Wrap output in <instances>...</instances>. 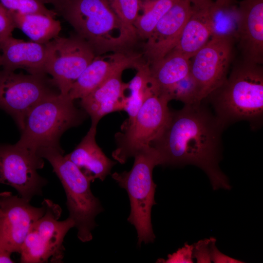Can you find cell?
Wrapping results in <instances>:
<instances>
[{
    "label": "cell",
    "mask_w": 263,
    "mask_h": 263,
    "mask_svg": "<svg viewBox=\"0 0 263 263\" xmlns=\"http://www.w3.org/2000/svg\"><path fill=\"white\" fill-rule=\"evenodd\" d=\"M45 207L43 215L32 226L21 246L19 254L22 263H60L65 248L63 242L69 230L75 227L69 217L59 220L61 207L52 201L42 202Z\"/></svg>",
    "instance_id": "obj_7"
},
{
    "label": "cell",
    "mask_w": 263,
    "mask_h": 263,
    "mask_svg": "<svg viewBox=\"0 0 263 263\" xmlns=\"http://www.w3.org/2000/svg\"><path fill=\"white\" fill-rule=\"evenodd\" d=\"M43 160L36 151L18 143L0 144V184L11 186L30 202L34 196L42 195L47 184L38 172L44 167Z\"/></svg>",
    "instance_id": "obj_11"
},
{
    "label": "cell",
    "mask_w": 263,
    "mask_h": 263,
    "mask_svg": "<svg viewBox=\"0 0 263 263\" xmlns=\"http://www.w3.org/2000/svg\"><path fill=\"white\" fill-rule=\"evenodd\" d=\"M1 65V53H0V67Z\"/></svg>",
    "instance_id": "obj_33"
},
{
    "label": "cell",
    "mask_w": 263,
    "mask_h": 263,
    "mask_svg": "<svg viewBox=\"0 0 263 263\" xmlns=\"http://www.w3.org/2000/svg\"><path fill=\"white\" fill-rule=\"evenodd\" d=\"M149 66L154 86L159 94H165L190 73V59L172 50Z\"/></svg>",
    "instance_id": "obj_21"
},
{
    "label": "cell",
    "mask_w": 263,
    "mask_h": 263,
    "mask_svg": "<svg viewBox=\"0 0 263 263\" xmlns=\"http://www.w3.org/2000/svg\"><path fill=\"white\" fill-rule=\"evenodd\" d=\"M215 241H214L210 248V259L214 263H243L242 262L229 257L221 252L216 248L215 245Z\"/></svg>",
    "instance_id": "obj_31"
},
{
    "label": "cell",
    "mask_w": 263,
    "mask_h": 263,
    "mask_svg": "<svg viewBox=\"0 0 263 263\" xmlns=\"http://www.w3.org/2000/svg\"><path fill=\"white\" fill-rule=\"evenodd\" d=\"M169 101L165 94H154L144 102L132 122L116 133L117 148L112 153L115 160L124 164L138 150L150 146L168 121Z\"/></svg>",
    "instance_id": "obj_9"
},
{
    "label": "cell",
    "mask_w": 263,
    "mask_h": 263,
    "mask_svg": "<svg viewBox=\"0 0 263 263\" xmlns=\"http://www.w3.org/2000/svg\"><path fill=\"white\" fill-rule=\"evenodd\" d=\"M45 207L32 206L19 195L0 192V244L10 252L19 253L33 225L44 213Z\"/></svg>",
    "instance_id": "obj_13"
},
{
    "label": "cell",
    "mask_w": 263,
    "mask_h": 263,
    "mask_svg": "<svg viewBox=\"0 0 263 263\" xmlns=\"http://www.w3.org/2000/svg\"><path fill=\"white\" fill-rule=\"evenodd\" d=\"M207 104L204 99L170 111L164 129L150 146L158 151L161 165H195L205 171L214 189L229 190L228 179L219 167L225 129Z\"/></svg>",
    "instance_id": "obj_1"
},
{
    "label": "cell",
    "mask_w": 263,
    "mask_h": 263,
    "mask_svg": "<svg viewBox=\"0 0 263 263\" xmlns=\"http://www.w3.org/2000/svg\"><path fill=\"white\" fill-rule=\"evenodd\" d=\"M69 95H50L28 112L18 143L35 151L45 148L62 149L59 140L70 128L81 124L88 115L76 108Z\"/></svg>",
    "instance_id": "obj_4"
},
{
    "label": "cell",
    "mask_w": 263,
    "mask_h": 263,
    "mask_svg": "<svg viewBox=\"0 0 263 263\" xmlns=\"http://www.w3.org/2000/svg\"><path fill=\"white\" fill-rule=\"evenodd\" d=\"M176 0H145L141 1V15L135 22L134 28L137 37L146 40L155 25L170 9Z\"/></svg>",
    "instance_id": "obj_24"
},
{
    "label": "cell",
    "mask_w": 263,
    "mask_h": 263,
    "mask_svg": "<svg viewBox=\"0 0 263 263\" xmlns=\"http://www.w3.org/2000/svg\"><path fill=\"white\" fill-rule=\"evenodd\" d=\"M242 58L263 63V0H246L238 11L235 34Z\"/></svg>",
    "instance_id": "obj_16"
},
{
    "label": "cell",
    "mask_w": 263,
    "mask_h": 263,
    "mask_svg": "<svg viewBox=\"0 0 263 263\" xmlns=\"http://www.w3.org/2000/svg\"><path fill=\"white\" fill-rule=\"evenodd\" d=\"M57 14L91 46L95 56L126 52L136 41L107 0H64Z\"/></svg>",
    "instance_id": "obj_3"
},
{
    "label": "cell",
    "mask_w": 263,
    "mask_h": 263,
    "mask_svg": "<svg viewBox=\"0 0 263 263\" xmlns=\"http://www.w3.org/2000/svg\"><path fill=\"white\" fill-rule=\"evenodd\" d=\"M225 129L245 120L257 129L263 124V68L262 64L242 58L233 64L225 82L206 98Z\"/></svg>",
    "instance_id": "obj_2"
},
{
    "label": "cell",
    "mask_w": 263,
    "mask_h": 263,
    "mask_svg": "<svg viewBox=\"0 0 263 263\" xmlns=\"http://www.w3.org/2000/svg\"><path fill=\"white\" fill-rule=\"evenodd\" d=\"M10 12L16 28L20 30L32 41L45 44L59 36L61 30L60 22L52 17L40 14Z\"/></svg>",
    "instance_id": "obj_22"
},
{
    "label": "cell",
    "mask_w": 263,
    "mask_h": 263,
    "mask_svg": "<svg viewBox=\"0 0 263 263\" xmlns=\"http://www.w3.org/2000/svg\"><path fill=\"white\" fill-rule=\"evenodd\" d=\"M191 11L189 0H176L161 18L144 45L149 64L163 58L175 47Z\"/></svg>",
    "instance_id": "obj_14"
},
{
    "label": "cell",
    "mask_w": 263,
    "mask_h": 263,
    "mask_svg": "<svg viewBox=\"0 0 263 263\" xmlns=\"http://www.w3.org/2000/svg\"><path fill=\"white\" fill-rule=\"evenodd\" d=\"M96 125L91 124L87 134L74 150L65 155L92 182L103 181L116 162L109 158L95 140Z\"/></svg>",
    "instance_id": "obj_20"
},
{
    "label": "cell",
    "mask_w": 263,
    "mask_h": 263,
    "mask_svg": "<svg viewBox=\"0 0 263 263\" xmlns=\"http://www.w3.org/2000/svg\"><path fill=\"white\" fill-rule=\"evenodd\" d=\"M143 62L141 54L126 51L96 56L73 84L68 95L74 100L81 99L114 74L129 68L136 69Z\"/></svg>",
    "instance_id": "obj_15"
},
{
    "label": "cell",
    "mask_w": 263,
    "mask_h": 263,
    "mask_svg": "<svg viewBox=\"0 0 263 263\" xmlns=\"http://www.w3.org/2000/svg\"><path fill=\"white\" fill-rule=\"evenodd\" d=\"M45 71L60 93L68 95L74 82L96 56L91 46L77 36H58L45 44Z\"/></svg>",
    "instance_id": "obj_10"
},
{
    "label": "cell",
    "mask_w": 263,
    "mask_h": 263,
    "mask_svg": "<svg viewBox=\"0 0 263 263\" xmlns=\"http://www.w3.org/2000/svg\"><path fill=\"white\" fill-rule=\"evenodd\" d=\"M15 28L10 11L0 1V42L11 36Z\"/></svg>",
    "instance_id": "obj_28"
},
{
    "label": "cell",
    "mask_w": 263,
    "mask_h": 263,
    "mask_svg": "<svg viewBox=\"0 0 263 263\" xmlns=\"http://www.w3.org/2000/svg\"><path fill=\"white\" fill-rule=\"evenodd\" d=\"M122 73L114 74L81 99L82 109L91 117L92 124L97 125L107 114L124 111L127 99L125 92L128 89L129 83L122 81Z\"/></svg>",
    "instance_id": "obj_18"
},
{
    "label": "cell",
    "mask_w": 263,
    "mask_h": 263,
    "mask_svg": "<svg viewBox=\"0 0 263 263\" xmlns=\"http://www.w3.org/2000/svg\"><path fill=\"white\" fill-rule=\"evenodd\" d=\"M9 11L23 14H40L56 18L55 11L49 9L40 0H0Z\"/></svg>",
    "instance_id": "obj_27"
},
{
    "label": "cell",
    "mask_w": 263,
    "mask_h": 263,
    "mask_svg": "<svg viewBox=\"0 0 263 263\" xmlns=\"http://www.w3.org/2000/svg\"><path fill=\"white\" fill-rule=\"evenodd\" d=\"M214 241H215L214 238L206 239L199 241L193 246L192 254L197 259V262H211L210 248Z\"/></svg>",
    "instance_id": "obj_29"
},
{
    "label": "cell",
    "mask_w": 263,
    "mask_h": 263,
    "mask_svg": "<svg viewBox=\"0 0 263 263\" xmlns=\"http://www.w3.org/2000/svg\"><path fill=\"white\" fill-rule=\"evenodd\" d=\"M0 48L2 69L10 71L23 69L30 74H46L45 44L11 36L0 42Z\"/></svg>",
    "instance_id": "obj_19"
},
{
    "label": "cell",
    "mask_w": 263,
    "mask_h": 263,
    "mask_svg": "<svg viewBox=\"0 0 263 263\" xmlns=\"http://www.w3.org/2000/svg\"><path fill=\"white\" fill-rule=\"evenodd\" d=\"M132 169L120 173L114 172L112 178L127 191L130 201L131 212L128 221L136 228L137 244L153 242L154 234L151 220L156 185L152 179L153 168L161 165L158 151L151 146L143 147L134 154Z\"/></svg>",
    "instance_id": "obj_5"
},
{
    "label": "cell",
    "mask_w": 263,
    "mask_h": 263,
    "mask_svg": "<svg viewBox=\"0 0 263 263\" xmlns=\"http://www.w3.org/2000/svg\"><path fill=\"white\" fill-rule=\"evenodd\" d=\"M235 38L213 34L190 58V72L195 80L201 101L226 80L232 64Z\"/></svg>",
    "instance_id": "obj_12"
},
{
    "label": "cell",
    "mask_w": 263,
    "mask_h": 263,
    "mask_svg": "<svg viewBox=\"0 0 263 263\" xmlns=\"http://www.w3.org/2000/svg\"><path fill=\"white\" fill-rule=\"evenodd\" d=\"M193 246L188 244L179 249L176 252L169 255L168 259L162 260L164 263H192Z\"/></svg>",
    "instance_id": "obj_30"
},
{
    "label": "cell",
    "mask_w": 263,
    "mask_h": 263,
    "mask_svg": "<svg viewBox=\"0 0 263 263\" xmlns=\"http://www.w3.org/2000/svg\"><path fill=\"white\" fill-rule=\"evenodd\" d=\"M60 93L47 74H24L0 70V109L10 114L21 131L30 110L43 99Z\"/></svg>",
    "instance_id": "obj_8"
},
{
    "label": "cell",
    "mask_w": 263,
    "mask_h": 263,
    "mask_svg": "<svg viewBox=\"0 0 263 263\" xmlns=\"http://www.w3.org/2000/svg\"><path fill=\"white\" fill-rule=\"evenodd\" d=\"M170 101L175 99L184 105L200 102L197 83L190 73L172 86L165 94Z\"/></svg>",
    "instance_id": "obj_26"
},
{
    "label": "cell",
    "mask_w": 263,
    "mask_h": 263,
    "mask_svg": "<svg viewBox=\"0 0 263 263\" xmlns=\"http://www.w3.org/2000/svg\"><path fill=\"white\" fill-rule=\"evenodd\" d=\"M136 70V74L128 83L130 94L127 96L124 110L127 113L128 118L122 125V130L132 122L140 107L150 96L154 94H159L153 86L149 64L144 62Z\"/></svg>",
    "instance_id": "obj_23"
},
{
    "label": "cell",
    "mask_w": 263,
    "mask_h": 263,
    "mask_svg": "<svg viewBox=\"0 0 263 263\" xmlns=\"http://www.w3.org/2000/svg\"><path fill=\"white\" fill-rule=\"evenodd\" d=\"M37 152L50 163L62 185L69 217L75 223L78 238L82 242L91 241L92 231L96 225L95 217L103 210L99 199L91 191V181L63 155L62 149L45 148Z\"/></svg>",
    "instance_id": "obj_6"
},
{
    "label": "cell",
    "mask_w": 263,
    "mask_h": 263,
    "mask_svg": "<svg viewBox=\"0 0 263 263\" xmlns=\"http://www.w3.org/2000/svg\"><path fill=\"white\" fill-rule=\"evenodd\" d=\"M12 253L4 249L0 244V263H14L11 258Z\"/></svg>",
    "instance_id": "obj_32"
},
{
    "label": "cell",
    "mask_w": 263,
    "mask_h": 263,
    "mask_svg": "<svg viewBox=\"0 0 263 263\" xmlns=\"http://www.w3.org/2000/svg\"><path fill=\"white\" fill-rule=\"evenodd\" d=\"M191 11L174 50L190 59L214 33L217 9L209 0H189Z\"/></svg>",
    "instance_id": "obj_17"
},
{
    "label": "cell",
    "mask_w": 263,
    "mask_h": 263,
    "mask_svg": "<svg viewBox=\"0 0 263 263\" xmlns=\"http://www.w3.org/2000/svg\"><path fill=\"white\" fill-rule=\"evenodd\" d=\"M110 6L129 33L137 38L135 22L141 9V0H107Z\"/></svg>",
    "instance_id": "obj_25"
}]
</instances>
